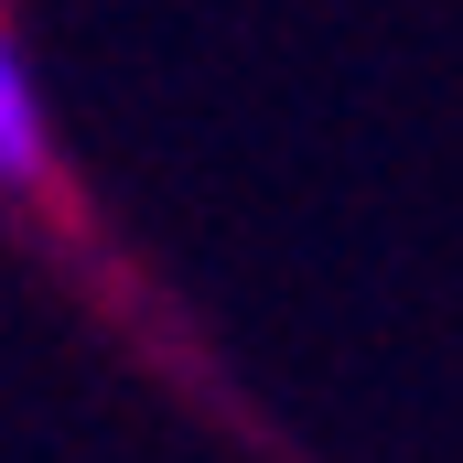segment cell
Segmentation results:
<instances>
[{
    "mask_svg": "<svg viewBox=\"0 0 463 463\" xmlns=\"http://www.w3.org/2000/svg\"><path fill=\"white\" fill-rule=\"evenodd\" d=\"M0 194L11 205L54 194V109H43V76H33L11 22H0Z\"/></svg>",
    "mask_w": 463,
    "mask_h": 463,
    "instance_id": "cell-1",
    "label": "cell"
}]
</instances>
